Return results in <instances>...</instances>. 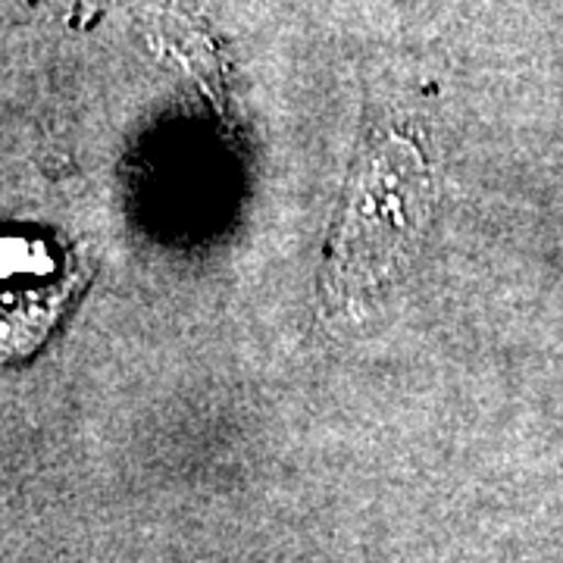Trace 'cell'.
Wrapping results in <instances>:
<instances>
[{
  "label": "cell",
  "instance_id": "1",
  "mask_svg": "<svg viewBox=\"0 0 563 563\" xmlns=\"http://www.w3.org/2000/svg\"><path fill=\"white\" fill-rule=\"evenodd\" d=\"M432 207V179L413 141L383 135L363 154L325 254V303L366 317L410 269Z\"/></svg>",
  "mask_w": 563,
  "mask_h": 563
}]
</instances>
